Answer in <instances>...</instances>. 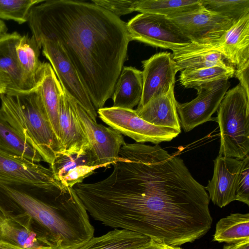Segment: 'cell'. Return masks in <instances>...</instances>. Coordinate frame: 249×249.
<instances>
[{"label":"cell","instance_id":"cell-18","mask_svg":"<svg viewBox=\"0 0 249 249\" xmlns=\"http://www.w3.org/2000/svg\"><path fill=\"white\" fill-rule=\"evenodd\" d=\"M172 56L177 71L185 69L219 66L234 69L211 44L191 42L185 46L173 49Z\"/></svg>","mask_w":249,"mask_h":249},{"label":"cell","instance_id":"cell-38","mask_svg":"<svg viewBox=\"0 0 249 249\" xmlns=\"http://www.w3.org/2000/svg\"><path fill=\"white\" fill-rule=\"evenodd\" d=\"M0 249H25L20 247L16 246L5 242H0Z\"/></svg>","mask_w":249,"mask_h":249},{"label":"cell","instance_id":"cell-31","mask_svg":"<svg viewBox=\"0 0 249 249\" xmlns=\"http://www.w3.org/2000/svg\"><path fill=\"white\" fill-rule=\"evenodd\" d=\"M43 0H0V19L13 20L19 24L28 21L32 7Z\"/></svg>","mask_w":249,"mask_h":249},{"label":"cell","instance_id":"cell-6","mask_svg":"<svg viewBox=\"0 0 249 249\" xmlns=\"http://www.w3.org/2000/svg\"><path fill=\"white\" fill-rule=\"evenodd\" d=\"M130 39L159 48L172 50L192 41L167 17L140 13L126 23Z\"/></svg>","mask_w":249,"mask_h":249},{"label":"cell","instance_id":"cell-34","mask_svg":"<svg viewBox=\"0 0 249 249\" xmlns=\"http://www.w3.org/2000/svg\"><path fill=\"white\" fill-rule=\"evenodd\" d=\"M249 62L241 67L235 69L234 73V76L238 79L240 82L239 84L248 95H249Z\"/></svg>","mask_w":249,"mask_h":249},{"label":"cell","instance_id":"cell-14","mask_svg":"<svg viewBox=\"0 0 249 249\" xmlns=\"http://www.w3.org/2000/svg\"><path fill=\"white\" fill-rule=\"evenodd\" d=\"M142 63V93L137 108L144 106L152 98L167 93L175 86L178 72L172 53L167 52L156 53Z\"/></svg>","mask_w":249,"mask_h":249},{"label":"cell","instance_id":"cell-35","mask_svg":"<svg viewBox=\"0 0 249 249\" xmlns=\"http://www.w3.org/2000/svg\"><path fill=\"white\" fill-rule=\"evenodd\" d=\"M222 249H249V240L225 245Z\"/></svg>","mask_w":249,"mask_h":249},{"label":"cell","instance_id":"cell-1","mask_svg":"<svg viewBox=\"0 0 249 249\" xmlns=\"http://www.w3.org/2000/svg\"><path fill=\"white\" fill-rule=\"evenodd\" d=\"M113 166L104 179L82 185L81 200L94 220L173 246L210 230L209 195L179 157L159 144L125 143Z\"/></svg>","mask_w":249,"mask_h":249},{"label":"cell","instance_id":"cell-24","mask_svg":"<svg viewBox=\"0 0 249 249\" xmlns=\"http://www.w3.org/2000/svg\"><path fill=\"white\" fill-rule=\"evenodd\" d=\"M41 47L35 38L21 36L16 47L18 61L29 91L35 89L43 63L39 59Z\"/></svg>","mask_w":249,"mask_h":249},{"label":"cell","instance_id":"cell-40","mask_svg":"<svg viewBox=\"0 0 249 249\" xmlns=\"http://www.w3.org/2000/svg\"><path fill=\"white\" fill-rule=\"evenodd\" d=\"M161 249H183L179 246H173L163 244Z\"/></svg>","mask_w":249,"mask_h":249},{"label":"cell","instance_id":"cell-3","mask_svg":"<svg viewBox=\"0 0 249 249\" xmlns=\"http://www.w3.org/2000/svg\"><path fill=\"white\" fill-rule=\"evenodd\" d=\"M0 204L30 215L54 249H76L94 236L88 213L73 188L31 190L0 183Z\"/></svg>","mask_w":249,"mask_h":249},{"label":"cell","instance_id":"cell-17","mask_svg":"<svg viewBox=\"0 0 249 249\" xmlns=\"http://www.w3.org/2000/svg\"><path fill=\"white\" fill-rule=\"evenodd\" d=\"M211 44L234 69L249 62V14L234 23Z\"/></svg>","mask_w":249,"mask_h":249},{"label":"cell","instance_id":"cell-8","mask_svg":"<svg viewBox=\"0 0 249 249\" xmlns=\"http://www.w3.org/2000/svg\"><path fill=\"white\" fill-rule=\"evenodd\" d=\"M0 183L32 190H48L62 186L50 168L0 150Z\"/></svg>","mask_w":249,"mask_h":249},{"label":"cell","instance_id":"cell-32","mask_svg":"<svg viewBox=\"0 0 249 249\" xmlns=\"http://www.w3.org/2000/svg\"><path fill=\"white\" fill-rule=\"evenodd\" d=\"M235 200L249 205V155L242 160L235 191Z\"/></svg>","mask_w":249,"mask_h":249},{"label":"cell","instance_id":"cell-27","mask_svg":"<svg viewBox=\"0 0 249 249\" xmlns=\"http://www.w3.org/2000/svg\"><path fill=\"white\" fill-rule=\"evenodd\" d=\"M213 240L227 244L249 240V213H231L221 218L216 224Z\"/></svg>","mask_w":249,"mask_h":249},{"label":"cell","instance_id":"cell-30","mask_svg":"<svg viewBox=\"0 0 249 249\" xmlns=\"http://www.w3.org/2000/svg\"><path fill=\"white\" fill-rule=\"evenodd\" d=\"M205 8L236 23L249 14V0H200Z\"/></svg>","mask_w":249,"mask_h":249},{"label":"cell","instance_id":"cell-26","mask_svg":"<svg viewBox=\"0 0 249 249\" xmlns=\"http://www.w3.org/2000/svg\"><path fill=\"white\" fill-rule=\"evenodd\" d=\"M0 150L39 163V153L6 120L0 110Z\"/></svg>","mask_w":249,"mask_h":249},{"label":"cell","instance_id":"cell-16","mask_svg":"<svg viewBox=\"0 0 249 249\" xmlns=\"http://www.w3.org/2000/svg\"><path fill=\"white\" fill-rule=\"evenodd\" d=\"M212 178L205 188L210 200L220 208L235 200V191L242 160L218 155L214 160Z\"/></svg>","mask_w":249,"mask_h":249},{"label":"cell","instance_id":"cell-5","mask_svg":"<svg viewBox=\"0 0 249 249\" xmlns=\"http://www.w3.org/2000/svg\"><path fill=\"white\" fill-rule=\"evenodd\" d=\"M219 155L239 160L249 153V95L239 83L228 90L217 109Z\"/></svg>","mask_w":249,"mask_h":249},{"label":"cell","instance_id":"cell-37","mask_svg":"<svg viewBox=\"0 0 249 249\" xmlns=\"http://www.w3.org/2000/svg\"><path fill=\"white\" fill-rule=\"evenodd\" d=\"M8 84L4 75L0 71V95L6 94L7 92Z\"/></svg>","mask_w":249,"mask_h":249},{"label":"cell","instance_id":"cell-19","mask_svg":"<svg viewBox=\"0 0 249 249\" xmlns=\"http://www.w3.org/2000/svg\"><path fill=\"white\" fill-rule=\"evenodd\" d=\"M59 124L62 152H77L89 147L86 134L64 91L60 99Z\"/></svg>","mask_w":249,"mask_h":249},{"label":"cell","instance_id":"cell-33","mask_svg":"<svg viewBox=\"0 0 249 249\" xmlns=\"http://www.w3.org/2000/svg\"><path fill=\"white\" fill-rule=\"evenodd\" d=\"M91 2L119 18L134 12V0H93Z\"/></svg>","mask_w":249,"mask_h":249},{"label":"cell","instance_id":"cell-4","mask_svg":"<svg viewBox=\"0 0 249 249\" xmlns=\"http://www.w3.org/2000/svg\"><path fill=\"white\" fill-rule=\"evenodd\" d=\"M0 99L6 120L51 165L63 149L36 90L1 94Z\"/></svg>","mask_w":249,"mask_h":249},{"label":"cell","instance_id":"cell-12","mask_svg":"<svg viewBox=\"0 0 249 249\" xmlns=\"http://www.w3.org/2000/svg\"><path fill=\"white\" fill-rule=\"evenodd\" d=\"M169 18L192 42L212 44L234 24L230 19L202 5Z\"/></svg>","mask_w":249,"mask_h":249},{"label":"cell","instance_id":"cell-36","mask_svg":"<svg viewBox=\"0 0 249 249\" xmlns=\"http://www.w3.org/2000/svg\"><path fill=\"white\" fill-rule=\"evenodd\" d=\"M163 244L151 240L146 244L134 249H161Z\"/></svg>","mask_w":249,"mask_h":249},{"label":"cell","instance_id":"cell-21","mask_svg":"<svg viewBox=\"0 0 249 249\" xmlns=\"http://www.w3.org/2000/svg\"><path fill=\"white\" fill-rule=\"evenodd\" d=\"M174 87H172L165 94L152 98L142 107L137 108V114L153 125L181 131Z\"/></svg>","mask_w":249,"mask_h":249},{"label":"cell","instance_id":"cell-39","mask_svg":"<svg viewBox=\"0 0 249 249\" xmlns=\"http://www.w3.org/2000/svg\"><path fill=\"white\" fill-rule=\"evenodd\" d=\"M7 31L8 28L5 23L0 19V40L8 34Z\"/></svg>","mask_w":249,"mask_h":249},{"label":"cell","instance_id":"cell-29","mask_svg":"<svg viewBox=\"0 0 249 249\" xmlns=\"http://www.w3.org/2000/svg\"><path fill=\"white\" fill-rule=\"evenodd\" d=\"M201 6L200 0H134V11L169 17L186 12Z\"/></svg>","mask_w":249,"mask_h":249},{"label":"cell","instance_id":"cell-7","mask_svg":"<svg viewBox=\"0 0 249 249\" xmlns=\"http://www.w3.org/2000/svg\"><path fill=\"white\" fill-rule=\"evenodd\" d=\"M97 113L109 127L137 143L150 142L158 144L171 141L181 132L175 129L153 125L141 118L133 109L107 107L98 109Z\"/></svg>","mask_w":249,"mask_h":249},{"label":"cell","instance_id":"cell-15","mask_svg":"<svg viewBox=\"0 0 249 249\" xmlns=\"http://www.w3.org/2000/svg\"><path fill=\"white\" fill-rule=\"evenodd\" d=\"M49 168L57 182L64 187L73 188L99 167L89 147L77 152H61Z\"/></svg>","mask_w":249,"mask_h":249},{"label":"cell","instance_id":"cell-22","mask_svg":"<svg viewBox=\"0 0 249 249\" xmlns=\"http://www.w3.org/2000/svg\"><path fill=\"white\" fill-rule=\"evenodd\" d=\"M21 37L20 34L14 32L0 40V71L7 82L8 94L29 91L24 81L16 52Z\"/></svg>","mask_w":249,"mask_h":249},{"label":"cell","instance_id":"cell-9","mask_svg":"<svg viewBox=\"0 0 249 249\" xmlns=\"http://www.w3.org/2000/svg\"><path fill=\"white\" fill-rule=\"evenodd\" d=\"M65 93L86 134L96 165L99 168H107L118 159L120 149L125 143L123 135L94 121L74 99Z\"/></svg>","mask_w":249,"mask_h":249},{"label":"cell","instance_id":"cell-23","mask_svg":"<svg viewBox=\"0 0 249 249\" xmlns=\"http://www.w3.org/2000/svg\"><path fill=\"white\" fill-rule=\"evenodd\" d=\"M142 93V71L124 67L115 84L112 95L113 107L133 109L138 105Z\"/></svg>","mask_w":249,"mask_h":249},{"label":"cell","instance_id":"cell-25","mask_svg":"<svg viewBox=\"0 0 249 249\" xmlns=\"http://www.w3.org/2000/svg\"><path fill=\"white\" fill-rule=\"evenodd\" d=\"M151 240L140 233L115 229L100 236H93L76 249H134Z\"/></svg>","mask_w":249,"mask_h":249},{"label":"cell","instance_id":"cell-10","mask_svg":"<svg viewBox=\"0 0 249 249\" xmlns=\"http://www.w3.org/2000/svg\"><path fill=\"white\" fill-rule=\"evenodd\" d=\"M0 242L25 249H54L46 232L30 215L1 205Z\"/></svg>","mask_w":249,"mask_h":249},{"label":"cell","instance_id":"cell-28","mask_svg":"<svg viewBox=\"0 0 249 249\" xmlns=\"http://www.w3.org/2000/svg\"><path fill=\"white\" fill-rule=\"evenodd\" d=\"M234 70L219 66L185 69L180 71L179 83L185 88L196 89L213 82L229 80L234 76Z\"/></svg>","mask_w":249,"mask_h":249},{"label":"cell","instance_id":"cell-20","mask_svg":"<svg viewBox=\"0 0 249 249\" xmlns=\"http://www.w3.org/2000/svg\"><path fill=\"white\" fill-rule=\"evenodd\" d=\"M35 90L41 99L53 130L60 141L59 107L64 90L50 63H43Z\"/></svg>","mask_w":249,"mask_h":249},{"label":"cell","instance_id":"cell-11","mask_svg":"<svg viewBox=\"0 0 249 249\" xmlns=\"http://www.w3.org/2000/svg\"><path fill=\"white\" fill-rule=\"evenodd\" d=\"M42 52L49 60L64 91L74 99L95 122L97 112L88 92L60 43L44 39L40 43Z\"/></svg>","mask_w":249,"mask_h":249},{"label":"cell","instance_id":"cell-2","mask_svg":"<svg viewBox=\"0 0 249 249\" xmlns=\"http://www.w3.org/2000/svg\"><path fill=\"white\" fill-rule=\"evenodd\" d=\"M28 21L39 45L44 39L60 43L95 109L103 107L127 56L126 23L92 2L72 0H44L32 7Z\"/></svg>","mask_w":249,"mask_h":249},{"label":"cell","instance_id":"cell-13","mask_svg":"<svg viewBox=\"0 0 249 249\" xmlns=\"http://www.w3.org/2000/svg\"><path fill=\"white\" fill-rule=\"evenodd\" d=\"M230 86L229 80L213 82L196 89L197 96L192 101L177 102L180 124L185 132L211 119Z\"/></svg>","mask_w":249,"mask_h":249}]
</instances>
